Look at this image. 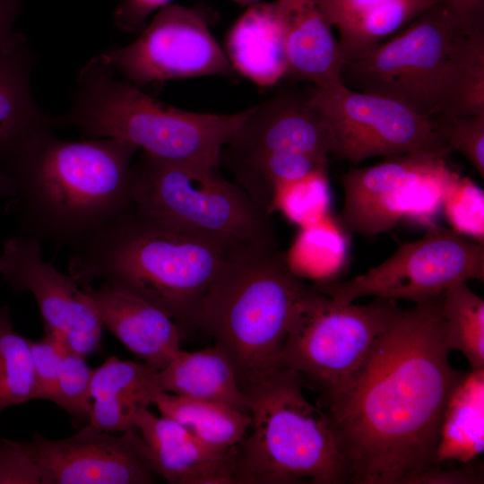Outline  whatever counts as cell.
<instances>
[{
	"instance_id": "obj_6",
	"label": "cell",
	"mask_w": 484,
	"mask_h": 484,
	"mask_svg": "<svg viewBox=\"0 0 484 484\" xmlns=\"http://www.w3.org/2000/svg\"><path fill=\"white\" fill-rule=\"evenodd\" d=\"M281 367L249 388V429L232 448L236 484H341L348 469L330 419Z\"/></svg>"
},
{
	"instance_id": "obj_32",
	"label": "cell",
	"mask_w": 484,
	"mask_h": 484,
	"mask_svg": "<svg viewBox=\"0 0 484 484\" xmlns=\"http://www.w3.org/2000/svg\"><path fill=\"white\" fill-rule=\"evenodd\" d=\"M483 191L467 177H459L449 189L442 211L451 229L483 243Z\"/></svg>"
},
{
	"instance_id": "obj_37",
	"label": "cell",
	"mask_w": 484,
	"mask_h": 484,
	"mask_svg": "<svg viewBox=\"0 0 484 484\" xmlns=\"http://www.w3.org/2000/svg\"><path fill=\"white\" fill-rule=\"evenodd\" d=\"M22 3L23 0H0V51L27 39L15 29Z\"/></svg>"
},
{
	"instance_id": "obj_21",
	"label": "cell",
	"mask_w": 484,
	"mask_h": 484,
	"mask_svg": "<svg viewBox=\"0 0 484 484\" xmlns=\"http://www.w3.org/2000/svg\"><path fill=\"white\" fill-rule=\"evenodd\" d=\"M157 371L144 362L116 357L108 358L93 369L88 424L109 433L134 428L138 413L153 404V398L160 391Z\"/></svg>"
},
{
	"instance_id": "obj_1",
	"label": "cell",
	"mask_w": 484,
	"mask_h": 484,
	"mask_svg": "<svg viewBox=\"0 0 484 484\" xmlns=\"http://www.w3.org/2000/svg\"><path fill=\"white\" fill-rule=\"evenodd\" d=\"M440 298L398 308L350 388L323 409L349 483L415 484L437 461L449 363Z\"/></svg>"
},
{
	"instance_id": "obj_20",
	"label": "cell",
	"mask_w": 484,
	"mask_h": 484,
	"mask_svg": "<svg viewBox=\"0 0 484 484\" xmlns=\"http://www.w3.org/2000/svg\"><path fill=\"white\" fill-rule=\"evenodd\" d=\"M338 31L340 54L355 60L394 35L429 7L443 0H315Z\"/></svg>"
},
{
	"instance_id": "obj_36",
	"label": "cell",
	"mask_w": 484,
	"mask_h": 484,
	"mask_svg": "<svg viewBox=\"0 0 484 484\" xmlns=\"http://www.w3.org/2000/svg\"><path fill=\"white\" fill-rule=\"evenodd\" d=\"M475 484L483 483L482 467L473 461L457 469L445 470L436 467L421 475L415 484Z\"/></svg>"
},
{
	"instance_id": "obj_10",
	"label": "cell",
	"mask_w": 484,
	"mask_h": 484,
	"mask_svg": "<svg viewBox=\"0 0 484 484\" xmlns=\"http://www.w3.org/2000/svg\"><path fill=\"white\" fill-rule=\"evenodd\" d=\"M462 28L443 3L436 4L364 56L345 63L341 81L351 90L394 99L430 117L444 65Z\"/></svg>"
},
{
	"instance_id": "obj_2",
	"label": "cell",
	"mask_w": 484,
	"mask_h": 484,
	"mask_svg": "<svg viewBox=\"0 0 484 484\" xmlns=\"http://www.w3.org/2000/svg\"><path fill=\"white\" fill-rule=\"evenodd\" d=\"M55 124L0 146V197L22 235L72 248L132 204L139 150L112 137L66 141Z\"/></svg>"
},
{
	"instance_id": "obj_31",
	"label": "cell",
	"mask_w": 484,
	"mask_h": 484,
	"mask_svg": "<svg viewBox=\"0 0 484 484\" xmlns=\"http://www.w3.org/2000/svg\"><path fill=\"white\" fill-rule=\"evenodd\" d=\"M450 151L462 154L484 177V114L430 117Z\"/></svg>"
},
{
	"instance_id": "obj_13",
	"label": "cell",
	"mask_w": 484,
	"mask_h": 484,
	"mask_svg": "<svg viewBox=\"0 0 484 484\" xmlns=\"http://www.w3.org/2000/svg\"><path fill=\"white\" fill-rule=\"evenodd\" d=\"M214 18L204 6L169 4L134 41L100 55L117 73L140 88L169 80L231 76L235 71L211 32Z\"/></svg>"
},
{
	"instance_id": "obj_39",
	"label": "cell",
	"mask_w": 484,
	"mask_h": 484,
	"mask_svg": "<svg viewBox=\"0 0 484 484\" xmlns=\"http://www.w3.org/2000/svg\"><path fill=\"white\" fill-rule=\"evenodd\" d=\"M233 1H235L237 4H240L241 6L248 7L252 4H255L260 2L261 0H233Z\"/></svg>"
},
{
	"instance_id": "obj_29",
	"label": "cell",
	"mask_w": 484,
	"mask_h": 484,
	"mask_svg": "<svg viewBox=\"0 0 484 484\" xmlns=\"http://www.w3.org/2000/svg\"><path fill=\"white\" fill-rule=\"evenodd\" d=\"M35 374L30 340L13 325L8 307H0V413L33 400Z\"/></svg>"
},
{
	"instance_id": "obj_30",
	"label": "cell",
	"mask_w": 484,
	"mask_h": 484,
	"mask_svg": "<svg viewBox=\"0 0 484 484\" xmlns=\"http://www.w3.org/2000/svg\"><path fill=\"white\" fill-rule=\"evenodd\" d=\"M85 358L67 350L51 402L67 411L75 419L89 422L93 369L88 366Z\"/></svg>"
},
{
	"instance_id": "obj_3",
	"label": "cell",
	"mask_w": 484,
	"mask_h": 484,
	"mask_svg": "<svg viewBox=\"0 0 484 484\" xmlns=\"http://www.w3.org/2000/svg\"><path fill=\"white\" fill-rule=\"evenodd\" d=\"M231 250L132 203L73 247L68 269L82 288L101 280L155 305L183 336Z\"/></svg>"
},
{
	"instance_id": "obj_9",
	"label": "cell",
	"mask_w": 484,
	"mask_h": 484,
	"mask_svg": "<svg viewBox=\"0 0 484 484\" xmlns=\"http://www.w3.org/2000/svg\"><path fill=\"white\" fill-rule=\"evenodd\" d=\"M445 158L411 153L347 171L341 177L340 214L344 229L374 237L403 220L426 227L435 225L446 194L460 176L450 169Z\"/></svg>"
},
{
	"instance_id": "obj_12",
	"label": "cell",
	"mask_w": 484,
	"mask_h": 484,
	"mask_svg": "<svg viewBox=\"0 0 484 484\" xmlns=\"http://www.w3.org/2000/svg\"><path fill=\"white\" fill-rule=\"evenodd\" d=\"M329 136L330 155L352 164L372 157L428 153L446 157L430 117L386 97L358 91L341 82L308 91Z\"/></svg>"
},
{
	"instance_id": "obj_35",
	"label": "cell",
	"mask_w": 484,
	"mask_h": 484,
	"mask_svg": "<svg viewBox=\"0 0 484 484\" xmlns=\"http://www.w3.org/2000/svg\"><path fill=\"white\" fill-rule=\"evenodd\" d=\"M172 0H121L113 13L116 27L123 32L139 33L154 12L169 4Z\"/></svg>"
},
{
	"instance_id": "obj_34",
	"label": "cell",
	"mask_w": 484,
	"mask_h": 484,
	"mask_svg": "<svg viewBox=\"0 0 484 484\" xmlns=\"http://www.w3.org/2000/svg\"><path fill=\"white\" fill-rule=\"evenodd\" d=\"M0 484H41L36 466L19 442L0 438Z\"/></svg>"
},
{
	"instance_id": "obj_18",
	"label": "cell",
	"mask_w": 484,
	"mask_h": 484,
	"mask_svg": "<svg viewBox=\"0 0 484 484\" xmlns=\"http://www.w3.org/2000/svg\"><path fill=\"white\" fill-rule=\"evenodd\" d=\"M82 289L103 326L144 363L160 370L181 350L177 324L160 307L106 282Z\"/></svg>"
},
{
	"instance_id": "obj_26",
	"label": "cell",
	"mask_w": 484,
	"mask_h": 484,
	"mask_svg": "<svg viewBox=\"0 0 484 484\" xmlns=\"http://www.w3.org/2000/svg\"><path fill=\"white\" fill-rule=\"evenodd\" d=\"M34 53L25 41L0 51V146L38 126L56 124L36 101L31 76Z\"/></svg>"
},
{
	"instance_id": "obj_14",
	"label": "cell",
	"mask_w": 484,
	"mask_h": 484,
	"mask_svg": "<svg viewBox=\"0 0 484 484\" xmlns=\"http://www.w3.org/2000/svg\"><path fill=\"white\" fill-rule=\"evenodd\" d=\"M19 445L36 466L41 484H150L157 476L135 428L116 435L87 424L69 437L36 434Z\"/></svg>"
},
{
	"instance_id": "obj_22",
	"label": "cell",
	"mask_w": 484,
	"mask_h": 484,
	"mask_svg": "<svg viewBox=\"0 0 484 484\" xmlns=\"http://www.w3.org/2000/svg\"><path fill=\"white\" fill-rule=\"evenodd\" d=\"M225 44L234 71L258 86L271 87L287 77L275 1L248 6L229 30Z\"/></svg>"
},
{
	"instance_id": "obj_11",
	"label": "cell",
	"mask_w": 484,
	"mask_h": 484,
	"mask_svg": "<svg viewBox=\"0 0 484 484\" xmlns=\"http://www.w3.org/2000/svg\"><path fill=\"white\" fill-rule=\"evenodd\" d=\"M484 280V245L436 224L424 235L401 244L388 258L343 281H320L316 288L341 304L363 297L410 300L438 298L448 288Z\"/></svg>"
},
{
	"instance_id": "obj_27",
	"label": "cell",
	"mask_w": 484,
	"mask_h": 484,
	"mask_svg": "<svg viewBox=\"0 0 484 484\" xmlns=\"http://www.w3.org/2000/svg\"><path fill=\"white\" fill-rule=\"evenodd\" d=\"M152 405L161 416L176 421L199 441L220 451L238 445L251 423L249 413L229 404L160 390L155 394Z\"/></svg>"
},
{
	"instance_id": "obj_7",
	"label": "cell",
	"mask_w": 484,
	"mask_h": 484,
	"mask_svg": "<svg viewBox=\"0 0 484 484\" xmlns=\"http://www.w3.org/2000/svg\"><path fill=\"white\" fill-rule=\"evenodd\" d=\"M131 200L143 213L230 249L276 241L270 213L219 169L167 160L144 151L134 160Z\"/></svg>"
},
{
	"instance_id": "obj_25",
	"label": "cell",
	"mask_w": 484,
	"mask_h": 484,
	"mask_svg": "<svg viewBox=\"0 0 484 484\" xmlns=\"http://www.w3.org/2000/svg\"><path fill=\"white\" fill-rule=\"evenodd\" d=\"M484 449V369L463 373L443 413L437 461L472 462Z\"/></svg>"
},
{
	"instance_id": "obj_23",
	"label": "cell",
	"mask_w": 484,
	"mask_h": 484,
	"mask_svg": "<svg viewBox=\"0 0 484 484\" xmlns=\"http://www.w3.org/2000/svg\"><path fill=\"white\" fill-rule=\"evenodd\" d=\"M160 391L229 404L249 413V399L226 354L214 344L195 351L180 350L156 373Z\"/></svg>"
},
{
	"instance_id": "obj_24",
	"label": "cell",
	"mask_w": 484,
	"mask_h": 484,
	"mask_svg": "<svg viewBox=\"0 0 484 484\" xmlns=\"http://www.w3.org/2000/svg\"><path fill=\"white\" fill-rule=\"evenodd\" d=\"M484 114V27L462 28L438 82L433 116Z\"/></svg>"
},
{
	"instance_id": "obj_5",
	"label": "cell",
	"mask_w": 484,
	"mask_h": 484,
	"mask_svg": "<svg viewBox=\"0 0 484 484\" xmlns=\"http://www.w3.org/2000/svg\"><path fill=\"white\" fill-rule=\"evenodd\" d=\"M246 114L166 105L117 73L99 54L80 71L68 111L55 119L56 127H73L82 139L118 138L156 158L219 169L222 149Z\"/></svg>"
},
{
	"instance_id": "obj_8",
	"label": "cell",
	"mask_w": 484,
	"mask_h": 484,
	"mask_svg": "<svg viewBox=\"0 0 484 484\" xmlns=\"http://www.w3.org/2000/svg\"><path fill=\"white\" fill-rule=\"evenodd\" d=\"M398 308L392 299L341 304L316 286L299 298L281 353L280 365L298 373L319 393L324 408L343 394L367 362Z\"/></svg>"
},
{
	"instance_id": "obj_4",
	"label": "cell",
	"mask_w": 484,
	"mask_h": 484,
	"mask_svg": "<svg viewBox=\"0 0 484 484\" xmlns=\"http://www.w3.org/2000/svg\"><path fill=\"white\" fill-rule=\"evenodd\" d=\"M307 284L277 241L232 249L202 298L193 328L231 361L246 393L281 367L280 357Z\"/></svg>"
},
{
	"instance_id": "obj_16",
	"label": "cell",
	"mask_w": 484,
	"mask_h": 484,
	"mask_svg": "<svg viewBox=\"0 0 484 484\" xmlns=\"http://www.w3.org/2000/svg\"><path fill=\"white\" fill-rule=\"evenodd\" d=\"M329 136L307 93L281 90L247 114L222 149L220 166L233 175L271 156L304 154L328 160Z\"/></svg>"
},
{
	"instance_id": "obj_28",
	"label": "cell",
	"mask_w": 484,
	"mask_h": 484,
	"mask_svg": "<svg viewBox=\"0 0 484 484\" xmlns=\"http://www.w3.org/2000/svg\"><path fill=\"white\" fill-rule=\"evenodd\" d=\"M440 307L449 350L461 352L471 370L484 369V300L466 282L443 292Z\"/></svg>"
},
{
	"instance_id": "obj_15",
	"label": "cell",
	"mask_w": 484,
	"mask_h": 484,
	"mask_svg": "<svg viewBox=\"0 0 484 484\" xmlns=\"http://www.w3.org/2000/svg\"><path fill=\"white\" fill-rule=\"evenodd\" d=\"M41 244L22 234L5 240L0 251V276L15 291L33 296L46 332L87 357L100 345L101 319L85 290L44 261Z\"/></svg>"
},
{
	"instance_id": "obj_38",
	"label": "cell",
	"mask_w": 484,
	"mask_h": 484,
	"mask_svg": "<svg viewBox=\"0 0 484 484\" xmlns=\"http://www.w3.org/2000/svg\"><path fill=\"white\" fill-rule=\"evenodd\" d=\"M466 30L484 27V0H443Z\"/></svg>"
},
{
	"instance_id": "obj_33",
	"label": "cell",
	"mask_w": 484,
	"mask_h": 484,
	"mask_svg": "<svg viewBox=\"0 0 484 484\" xmlns=\"http://www.w3.org/2000/svg\"><path fill=\"white\" fill-rule=\"evenodd\" d=\"M30 344L35 374L33 400L51 402L63 359L69 348L62 340L48 332H46L39 341H30Z\"/></svg>"
},
{
	"instance_id": "obj_19",
	"label": "cell",
	"mask_w": 484,
	"mask_h": 484,
	"mask_svg": "<svg viewBox=\"0 0 484 484\" xmlns=\"http://www.w3.org/2000/svg\"><path fill=\"white\" fill-rule=\"evenodd\" d=\"M288 77L324 87L341 81L343 65L333 28L315 0H275Z\"/></svg>"
},
{
	"instance_id": "obj_17",
	"label": "cell",
	"mask_w": 484,
	"mask_h": 484,
	"mask_svg": "<svg viewBox=\"0 0 484 484\" xmlns=\"http://www.w3.org/2000/svg\"><path fill=\"white\" fill-rule=\"evenodd\" d=\"M142 436L157 476L171 484H236L232 448L208 446L176 421L148 408L137 415Z\"/></svg>"
}]
</instances>
